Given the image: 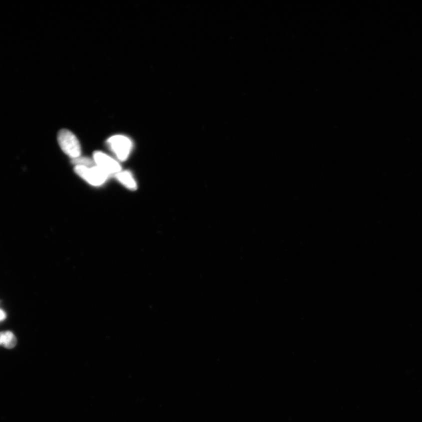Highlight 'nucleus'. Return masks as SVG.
Wrapping results in <instances>:
<instances>
[{
	"instance_id": "nucleus-3",
	"label": "nucleus",
	"mask_w": 422,
	"mask_h": 422,
	"mask_svg": "<svg viewBox=\"0 0 422 422\" xmlns=\"http://www.w3.org/2000/svg\"><path fill=\"white\" fill-rule=\"evenodd\" d=\"M74 170L81 178L94 186L104 184L110 176L96 165L91 168L78 166H74Z\"/></svg>"
},
{
	"instance_id": "nucleus-6",
	"label": "nucleus",
	"mask_w": 422,
	"mask_h": 422,
	"mask_svg": "<svg viewBox=\"0 0 422 422\" xmlns=\"http://www.w3.org/2000/svg\"><path fill=\"white\" fill-rule=\"evenodd\" d=\"M16 344V339L14 334L10 332H0V344L6 348H12Z\"/></svg>"
},
{
	"instance_id": "nucleus-5",
	"label": "nucleus",
	"mask_w": 422,
	"mask_h": 422,
	"mask_svg": "<svg viewBox=\"0 0 422 422\" xmlns=\"http://www.w3.org/2000/svg\"><path fill=\"white\" fill-rule=\"evenodd\" d=\"M114 176L126 188L131 190H136L138 189L137 182L135 181L132 172L128 170L118 172Z\"/></svg>"
},
{
	"instance_id": "nucleus-1",
	"label": "nucleus",
	"mask_w": 422,
	"mask_h": 422,
	"mask_svg": "<svg viewBox=\"0 0 422 422\" xmlns=\"http://www.w3.org/2000/svg\"><path fill=\"white\" fill-rule=\"evenodd\" d=\"M58 142L62 151L72 159L80 158L81 147L79 140L72 132L62 129L58 134Z\"/></svg>"
},
{
	"instance_id": "nucleus-4",
	"label": "nucleus",
	"mask_w": 422,
	"mask_h": 422,
	"mask_svg": "<svg viewBox=\"0 0 422 422\" xmlns=\"http://www.w3.org/2000/svg\"><path fill=\"white\" fill-rule=\"evenodd\" d=\"M94 160L98 168L103 170L108 176L116 175L122 172V166L111 156L101 152L94 153Z\"/></svg>"
},
{
	"instance_id": "nucleus-2",
	"label": "nucleus",
	"mask_w": 422,
	"mask_h": 422,
	"mask_svg": "<svg viewBox=\"0 0 422 422\" xmlns=\"http://www.w3.org/2000/svg\"><path fill=\"white\" fill-rule=\"evenodd\" d=\"M107 144L108 148L121 162L126 160L132 148L131 140L122 135L112 136L108 140Z\"/></svg>"
},
{
	"instance_id": "nucleus-7",
	"label": "nucleus",
	"mask_w": 422,
	"mask_h": 422,
	"mask_svg": "<svg viewBox=\"0 0 422 422\" xmlns=\"http://www.w3.org/2000/svg\"><path fill=\"white\" fill-rule=\"evenodd\" d=\"M72 163L76 166H84L88 168L94 166V160L86 156H80L76 158L72 159Z\"/></svg>"
},
{
	"instance_id": "nucleus-8",
	"label": "nucleus",
	"mask_w": 422,
	"mask_h": 422,
	"mask_svg": "<svg viewBox=\"0 0 422 422\" xmlns=\"http://www.w3.org/2000/svg\"><path fill=\"white\" fill-rule=\"evenodd\" d=\"M5 318V313L4 312L2 311V310H0V320H2Z\"/></svg>"
}]
</instances>
